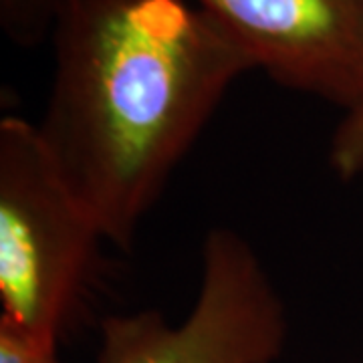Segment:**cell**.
<instances>
[{
    "instance_id": "7a4b0ae2",
    "label": "cell",
    "mask_w": 363,
    "mask_h": 363,
    "mask_svg": "<svg viewBox=\"0 0 363 363\" xmlns=\"http://www.w3.org/2000/svg\"><path fill=\"white\" fill-rule=\"evenodd\" d=\"M101 228L23 117L0 121V319L57 345L87 297Z\"/></svg>"
},
{
    "instance_id": "52a82bcc",
    "label": "cell",
    "mask_w": 363,
    "mask_h": 363,
    "mask_svg": "<svg viewBox=\"0 0 363 363\" xmlns=\"http://www.w3.org/2000/svg\"><path fill=\"white\" fill-rule=\"evenodd\" d=\"M0 363H63L59 347L43 343L0 319Z\"/></svg>"
},
{
    "instance_id": "277c9868",
    "label": "cell",
    "mask_w": 363,
    "mask_h": 363,
    "mask_svg": "<svg viewBox=\"0 0 363 363\" xmlns=\"http://www.w3.org/2000/svg\"><path fill=\"white\" fill-rule=\"evenodd\" d=\"M272 81L347 111L363 97V0H192Z\"/></svg>"
},
{
    "instance_id": "5b68a950",
    "label": "cell",
    "mask_w": 363,
    "mask_h": 363,
    "mask_svg": "<svg viewBox=\"0 0 363 363\" xmlns=\"http://www.w3.org/2000/svg\"><path fill=\"white\" fill-rule=\"evenodd\" d=\"M61 0H0V26L14 45L33 49L51 35Z\"/></svg>"
},
{
    "instance_id": "8992f818",
    "label": "cell",
    "mask_w": 363,
    "mask_h": 363,
    "mask_svg": "<svg viewBox=\"0 0 363 363\" xmlns=\"http://www.w3.org/2000/svg\"><path fill=\"white\" fill-rule=\"evenodd\" d=\"M329 166L345 182L363 174V97L335 128L329 143Z\"/></svg>"
},
{
    "instance_id": "6da1fadb",
    "label": "cell",
    "mask_w": 363,
    "mask_h": 363,
    "mask_svg": "<svg viewBox=\"0 0 363 363\" xmlns=\"http://www.w3.org/2000/svg\"><path fill=\"white\" fill-rule=\"evenodd\" d=\"M51 40L40 140L105 240L130 248L255 61L192 0H61Z\"/></svg>"
},
{
    "instance_id": "3957f363",
    "label": "cell",
    "mask_w": 363,
    "mask_h": 363,
    "mask_svg": "<svg viewBox=\"0 0 363 363\" xmlns=\"http://www.w3.org/2000/svg\"><path fill=\"white\" fill-rule=\"evenodd\" d=\"M286 341L285 301L259 252L216 226L202 240L190 313L180 323L156 309L105 317L97 363H277Z\"/></svg>"
}]
</instances>
